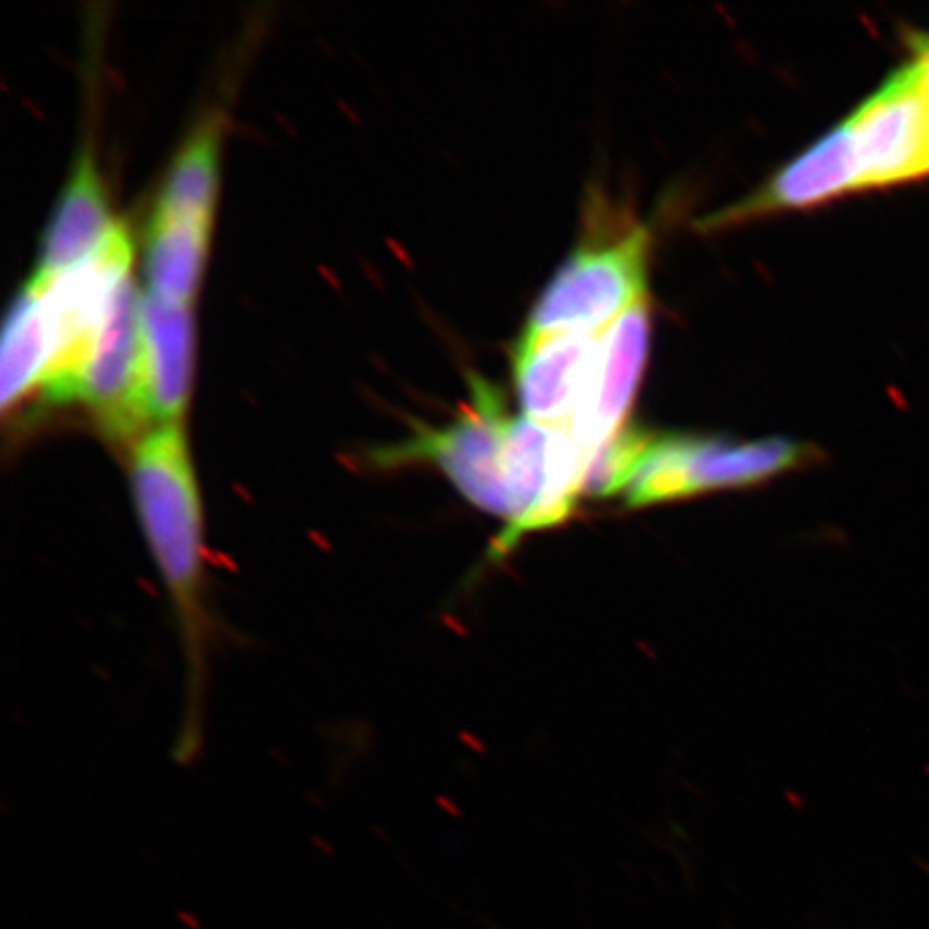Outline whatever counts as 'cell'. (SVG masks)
Returning a JSON list of instances; mask_svg holds the SVG:
<instances>
[{
    "mask_svg": "<svg viewBox=\"0 0 929 929\" xmlns=\"http://www.w3.org/2000/svg\"><path fill=\"white\" fill-rule=\"evenodd\" d=\"M127 448V480L136 521L173 609L185 661L188 699L179 755L188 757L200 742L213 635L203 495L183 422L155 424Z\"/></svg>",
    "mask_w": 929,
    "mask_h": 929,
    "instance_id": "obj_1",
    "label": "cell"
},
{
    "mask_svg": "<svg viewBox=\"0 0 929 929\" xmlns=\"http://www.w3.org/2000/svg\"><path fill=\"white\" fill-rule=\"evenodd\" d=\"M813 448L783 437L732 441L702 435H650L626 482L628 506L678 502L710 491L766 482L811 461Z\"/></svg>",
    "mask_w": 929,
    "mask_h": 929,
    "instance_id": "obj_2",
    "label": "cell"
},
{
    "mask_svg": "<svg viewBox=\"0 0 929 929\" xmlns=\"http://www.w3.org/2000/svg\"><path fill=\"white\" fill-rule=\"evenodd\" d=\"M512 418L487 381H471V403L443 426H422L396 446L375 452V465L428 463L452 482L469 504L510 521L508 433Z\"/></svg>",
    "mask_w": 929,
    "mask_h": 929,
    "instance_id": "obj_3",
    "label": "cell"
},
{
    "mask_svg": "<svg viewBox=\"0 0 929 929\" xmlns=\"http://www.w3.org/2000/svg\"><path fill=\"white\" fill-rule=\"evenodd\" d=\"M652 237L646 226L585 241L540 293L527 332H605L646 299Z\"/></svg>",
    "mask_w": 929,
    "mask_h": 929,
    "instance_id": "obj_4",
    "label": "cell"
},
{
    "mask_svg": "<svg viewBox=\"0 0 929 929\" xmlns=\"http://www.w3.org/2000/svg\"><path fill=\"white\" fill-rule=\"evenodd\" d=\"M140 302L142 293L136 291L134 278L127 276L114 293L71 392V403L78 400L87 407L106 437L127 446L153 426Z\"/></svg>",
    "mask_w": 929,
    "mask_h": 929,
    "instance_id": "obj_5",
    "label": "cell"
},
{
    "mask_svg": "<svg viewBox=\"0 0 929 929\" xmlns=\"http://www.w3.org/2000/svg\"><path fill=\"white\" fill-rule=\"evenodd\" d=\"M865 190L929 179V89L912 59L846 119Z\"/></svg>",
    "mask_w": 929,
    "mask_h": 929,
    "instance_id": "obj_6",
    "label": "cell"
},
{
    "mask_svg": "<svg viewBox=\"0 0 929 929\" xmlns=\"http://www.w3.org/2000/svg\"><path fill=\"white\" fill-rule=\"evenodd\" d=\"M603 332H523L514 351V385L523 416L570 428L588 392Z\"/></svg>",
    "mask_w": 929,
    "mask_h": 929,
    "instance_id": "obj_7",
    "label": "cell"
},
{
    "mask_svg": "<svg viewBox=\"0 0 929 929\" xmlns=\"http://www.w3.org/2000/svg\"><path fill=\"white\" fill-rule=\"evenodd\" d=\"M850 192H865L863 168L846 121L824 134L816 145L770 177L760 190L738 205L708 218L710 226H727L790 209L820 207Z\"/></svg>",
    "mask_w": 929,
    "mask_h": 929,
    "instance_id": "obj_8",
    "label": "cell"
},
{
    "mask_svg": "<svg viewBox=\"0 0 929 929\" xmlns=\"http://www.w3.org/2000/svg\"><path fill=\"white\" fill-rule=\"evenodd\" d=\"M650 347V304L648 297L611 323L603 332L598 362L588 392L583 396L577 418L568 431L590 452L618 437L635 403L639 379Z\"/></svg>",
    "mask_w": 929,
    "mask_h": 929,
    "instance_id": "obj_9",
    "label": "cell"
},
{
    "mask_svg": "<svg viewBox=\"0 0 929 929\" xmlns=\"http://www.w3.org/2000/svg\"><path fill=\"white\" fill-rule=\"evenodd\" d=\"M140 321L153 426L183 422L192 383V308L147 291L142 293Z\"/></svg>",
    "mask_w": 929,
    "mask_h": 929,
    "instance_id": "obj_10",
    "label": "cell"
},
{
    "mask_svg": "<svg viewBox=\"0 0 929 929\" xmlns=\"http://www.w3.org/2000/svg\"><path fill=\"white\" fill-rule=\"evenodd\" d=\"M119 222L110 218L102 177L91 153H84L54 209L41 244L37 274L56 276L84 263L102 248Z\"/></svg>",
    "mask_w": 929,
    "mask_h": 929,
    "instance_id": "obj_11",
    "label": "cell"
},
{
    "mask_svg": "<svg viewBox=\"0 0 929 929\" xmlns=\"http://www.w3.org/2000/svg\"><path fill=\"white\" fill-rule=\"evenodd\" d=\"M209 224V218L153 211L145 248V276L151 293L190 304L205 269Z\"/></svg>",
    "mask_w": 929,
    "mask_h": 929,
    "instance_id": "obj_12",
    "label": "cell"
},
{
    "mask_svg": "<svg viewBox=\"0 0 929 929\" xmlns=\"http://www.w3.org/2000/svg\"><path fill=\"white\" fill-rule=\"evenodd\" d=\"M52 362V345L41 312L39 287L31 278L11 306L0 351V398L3 407L18 405L39 388Z\"/></svg>",
    "mask_w": 929,
    "mask_h": 929,
    "instance_id": "obj_13",
    "label": "cell"
},
{
    "mask_svg": "<svg viewBox=\"0 0 929 929\" xmlns=\"http://www.w3.org/2000/svg\"><path fill=\"white\" fill-rule=\"evenodd\" d=\"M220 153V123L207 121L196 127L168 170L155 211L211 220L220 185Z\"/></svg>",
    "mask_w": 929,
    "mask_h": 929,
    "instance_id": "obj_14",
    "label": "cell"
},
{
    "mask_svg": "<svg viewBox=\"0 0 929 929\" xmlns=\"http://www.w3.org/2000/svg\"><path fill=\"white\" fill-rule=\"evenodd\" d=\"M908 44H910V59L917 63L923 71V78H925V84H927V89H929V31L927 33H914L908 37Z\"/></svg>",
    "mask_w": 929,
    "mask_h": 929,
    "instance_id": "obj_15",
    "label": "cell"
},
{
    "mask_svg": "<svg viewBox=\"0 0 929 929\" xmlns=\"http://www.w3.org/2000/svg\"><path fill=\"white\" fill-rule=\"evenodd\" d=\"M181 919H183L185 923H188L192 929H200V925H198V923H196L192 917H185V914H181Z\"/></svg>",
    "mask_w": 929,
    "mask_h": 929,
    "instance_id": "obj_16",
    "label": "cell"
}]
</instances>
